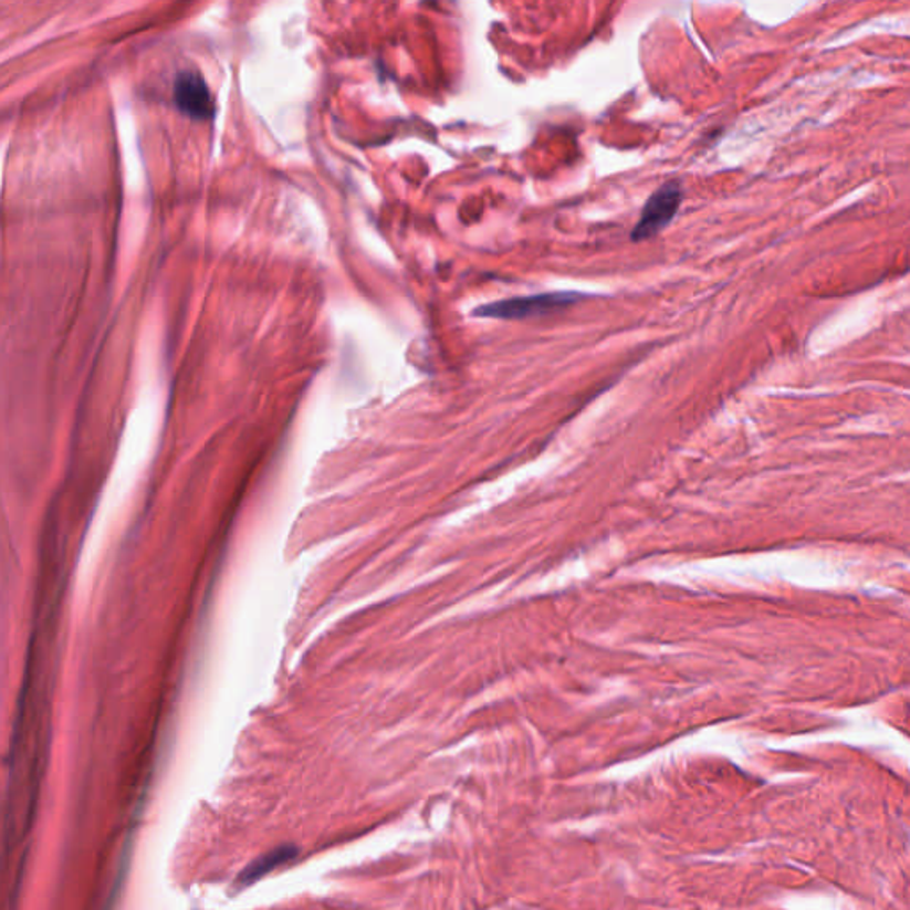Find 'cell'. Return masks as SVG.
Listing matches in <instances>:
<instances>
[{
	"mask_svg": "<svg viewBox=\"0 0 910 910\" xmlns=\"http://www.w3.org/2000/svg\"><path fill=\"white\" fill-rule=\"evenodd\" d=\"M585 295L580 292H548V294L517 297V300L499 301L477 308L475 317L488 318H529L546 313L558 312L573 304L580 303Z\"/></svg>",
	"mask_w": 910,
	"mask_h": 910,
	"instance_id": "1",
	"label": "cell"
},
{
	"mask_svg": "<svg viewBox=\"0 0 910 910\" xmlns=\"http://www.w3.org/2000/svg\"><path fill=\"white\" fill-rule=\"evenodd\" d=\"M294 856L295 848L291 847L283 848V850H274L271 851V854H265V856L260 857L259 860H254L253 865L248 866L239 880H241L242 883L253 882V880H257L259 877H262V875L271 871L274 866L281 865V862H285V860H289Z\"/></svg>",
	"mask_w": 910,
	"mask_h": 910,
	"instance_id": "4",
	"label": "cell"
},
{
	"mask_svg": "<svg viewBox=\"0 0 910 910\" xmlns=\"http://www.w3.org/2000/svg\"><path fill=\"white\" fill-rule=\"evenodd\" d=\"M178 109L195 119H209L216 113L212 95L209 86L203 81L200 73L181 72L175 81L172 91Z\"/></svg>",
	"mask_w": 910,
	"mask_h": 910,
	"instance_id": "3",
	"label": "cell"
},
{
	"mask_svg": "<svg viewBox=\"0 0 910 910\" xmlns=\"http://www.w3.org/2000/svg\"><path fill=\"white\" fill-rule=\"evenodd\" d=\"M681 201H683V189H681L680 184L670 181V184L660 187L644 207L639 222L635 224L634 231H631V241H648L651 237L658 236L676 218Z\"/></svg>",
	"mask_w": 910,
	"mask_h": 910,
	"instance_id": "2",
	"label": "cell"
}]
</instances>
